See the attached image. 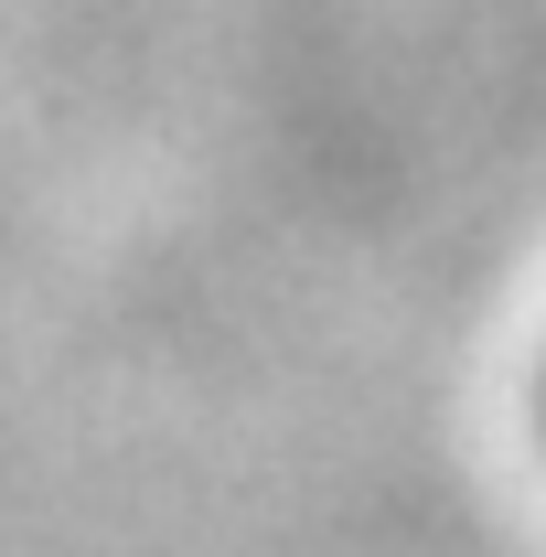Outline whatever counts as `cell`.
<instances>
[{
	"label": "cell",
	"instance_id": "obj_1",
	"mask_svg": "<svg viewBox=\"0 0 546 557\" xmlns=\"http://www.w3.org/2000/svg\"><path fill=\"white\" fill-rule=\"evenodd\" d=\"M536 429H546V375H536Z\"/></svg>",
	"mask_w": 546,
	"mask_h": 557
}]
</instances>
